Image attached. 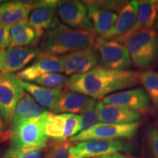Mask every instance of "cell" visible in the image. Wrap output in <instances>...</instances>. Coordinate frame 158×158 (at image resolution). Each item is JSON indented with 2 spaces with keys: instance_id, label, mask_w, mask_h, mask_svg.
<instances>
[{
  "instance_id": "obj_1",
  "label": "cell",
  "mask_w": 158,
  "mask_h": 158,
  "mask_svg": "<svg viewBox=\"0 0 158 158\" xmlns=\"http://www.w3.org/2000/svg\"><path fill=\"white\" fill-rule=\"evenodd\" d=\"M139 75L135 71L113 70L97 66L84 73L71 76L66 89L96 100L135 86L140 82Z\"/></svg>"
},
{
  "instance_id": "obj_2",
  "label": "cell",
  "mask_w": 158,
  "mask_h": 158,
  "mask_svg": "<svg viewBox=\"0 0 158 158\" xmlns=\"http://www.w3.org/2000/svg\"><path fill=\"white\" fill-rule=\"evenodd\" d=\"M97 38L94 31L59 24L43 35L42 48L45 53L63 56L92 46Z\"/></svg>"
},
{
  "instance_id": "obj_3",
  "label": "cell",
  "mask_w": 158,
  "mask_h": 158,
  "mask_svg": "<svg viewBox=\"0 0 158 158\" xmlns=\"http://www.w3.org/2000/svg\"><path fill=\"white\" fill-rule=\"evenodd\" d=\"M123 43L131 62L138 68H148L158 59V34L153 28L136 31Z\"/></svg>"
},
{
  "instance_id": "obj_4",
  "label": "cell",
  "mask_w": 158,
  "mask_h": 158,
  "mask_svg": "<svg viewBox=\"0 0 158 158\" xmlns=\"http://www.w3.org/2000/svg\"><path fill=\"white\" fill-rule=\"evenodd\" d=\"M49 111L38 117L27 120L11 130V147L23 152H30L47 147L48 138L45 132V124Z\"/></svg>"
},
{
  "instance_id": "obj_5",
  "label": "cell",
  "mask_w": 158,
  "mask_h": 158,
  "mask_svg": "<svg viewBox=\"0 0 158 158\" xmlns=\"http://www.w3.org/2000/svg\"><path fill=\"white\" fill-rule=\"evenodd\" d=\"M24 94L16 75L0 73V116L3 122L11 124L17 105Z\"/></svg>"
},
{
  "instance_id": "obj_6",
  "label": "cell",
  "mask_w": 158,
  "mask_h": 158,
  "mask_svg": "<svg viewBox=\"0 0 158 158\" xmlns=\"http://www.w3.org/2000/svg\"><path fill=\"white\" fill-rule=\"evenodd\" d=\"M139 123L107 124L100 123L85 131L81 132L69 140L71 143L89 140H115L133 138L137 133Z\"/></svg>"
},
{
  "instance_id": "obj_7",
  "label": "cell",
  "mask_w": 158,
  "mask_h": 158,
  "mask_svg": "<svg viewBox=\"0 0 158 158\" xmlns=\"http://www.w3.org/2000/svg\"><path fill=\"white\" fill-rule=\"evenodd\" d=\"M94 47L98 52L102 68L113 70H127L131 65V59L126 47L115 40L98 37Z\"/></svg>"
},
{
  "instance_id": "obj_8",
  "label": "cell",
  "mask_w": 158,
  "mask_h": 158,
  "mask_svg": "<svg viewBox=\"0 0 158 158\" xmlns=\"http://www.w3.org/2000/svg\"><path fill=\"white\" fill-rule=\"evenodd\" d=\"M81 116L49 112L45 124L47 137L56 141H65L80 133Z\"/></svg>"
},
{
  "instance_id": "obj_9",
  "label": "cell",
  "mask_w": 158,
  "mask_h": 158,
  "mask_svg": "<svg viewBox=\"0 0 158 158\" xmlns=\"http://www.w3.org/2000/svg\"><path fill=\"white\" fill-rule=\"evenodd\" d=\"M56 0H43L32 2L33 10L31 12L29 23L36 32L37 40L46 31L52 30L59 25Z\"/></svg>"
},
{
  "instance_id": "obj_10",
  "label": "cell",
  "mask_w": 158,
  "mask_h": 158,
  "mask_svg": "<svg viewBox=\"0 0 158 158\" xmlns=\"http://www.w3.org/2000/svg\"><path fill=\"white\" fill-rule=\"evenodd\" d=\"M75 148L80 158H97L100 156L133 150V147L129 142L121 139L89 140L78 142L75 145Z\"/></svg>"
},
{
  "instance_id": "obj_11",
  "label": "cell",
  "mask_w": 158,
  "mask_h": 158,
  "mask_svg": "<svg viewBox=\"0 0 158 158\" xmlns=\"http://www.w3.org/2000/svg\"><path fill=\"white\" fill-rule=\"evenodd\" d=\"M56 11L59 19L66 25L73 29L93 31L84 2L76 0L59 1Z\"/></svg>"
},
{
  "instance_id": "obj_12",
  "label": "cell",
  "mask_w": 158,
  "mask_h": 158,
  "mask_svg": "<svg viewBox=\"0 0 158 158\" xmlns=\"http://www.w3.org/2000/svg\"><path fill=\"white\" fill-rule=\"evenodd\" d=\"M102 102L139 113L147 112L150 108V99L146 90L142 87L111 94L102 98Z\"/></svg>"
},
{
  "instance_id": "obj_13",
  "label": "cell",
  "mask_w": 158,
  "mask_h": 158,
  "mask_svg": "<svg viewBox=\"0 0 158 158\" xmlns=\"http://www.w3.org/2000/svg\"><path fill=\"white\" fill-rule=\"evenodd\" d=\"M66 75H78L96 68L100 57L94 45L70 54L61 56Z\"/></svg>"
},
{
  "instance_id": "obj_14",
  "label": "cell",
  "mask_w": 158,
  "mask_h": 158,
  "mask_svg": "<svg viewBox=\"0 0 158 158\" xmlns=\"http://www.w3.org/2000/svg\"><path fill=\"white\" fill-rule=\"evenodd\" d=\"M64 72L61 56L43 52L31 65L20 71L16 76L24 81H34L43 74Z\"/></svg>"
},
{
  "instance_id": "obj_15",
  "label": "cell",
  "mask_w": 158,
  "mask_h": 158,
  "mask_svg": "<svg viewBox=\"0 0 158 158\" xmlns=\"http://www.w3.org/2000/svg\"><path fill=\"white\" fill-rule=\"evenodd\" d=\"M42 53L40 49L35 46H10L5 51V66L2 72L13 73L22 70L31 61L37 59Z\"/></svg>"
},
{
  "instance_id": "obj_16",
  "label": "cell",
  "mask_w": 158,
  "mask_h": 158,
  "mask_svg": "<svg viewBox=\"0 0 158 158\" xmlns=\"http://www.w3.org/2000/svg\"><path fill=\"white\" fill-rule=\"evenodd\" d=\"M96 100L78 92L67 90L62 92L55 104L54 114H82Z\"/></svg>"
},
{
  "instance_id": "obj_17",
  "label": "cell",
  "mask_w": 158,
  "mask_h": 158,
  "mask_svg": "<svg viewBox=\"0 0 158 158\" xmlns=\"http://www.w3.org/2000/svg\"><path fill=\"white\" fill-rule=\"evenodd\" d=\"M139 1H130L118 12L117 19L111 29L100 37L106 40H114L125 35L135 23L138 15Z\"/></svg>"
},
{
  "instance_id": "obj_18",
  "label": "cell",
  "mask_w": 158,
  "mask_h": 158,
  "mask_svg": "<svg viewBox=\"0 0 158 158\" xmlns=\"http://www.w3.org/2000/svg\"><path fill=\"white\" fill-rule=\"evenodd\" d=\"M157 10L158 1H139L138 15L133 27L125 35L114 40L118 43H123L128 37L135 33L136 31L144 29L153 28V26L155 25L157 19Z\"/></svg>"
},
{
  "instance_id": "obj_19",
  "label": "cell",
  "mask_w": 158,
  "mask_h": 158,
  "mask_svg": "<svg viewBox=\"0 0 158 158\" xmlns=\"http://www.w3.org/2000/svg\"><path fill=\"white\" fill-rule=\"evenodd\" d=\"M88 10V16L93 31L100 37L106 35L115 23L117 14L98 5L95 1L84 2Z\"/></svg>"
},
{
  "instance_id": "obj_20",
  "label": "cell",
  "mask_w": 158,
  "mask_h": 158,
  "mask_svg": "<svg viewBox=\"0 0 158 158\" xmlns=\"http://www.w3.org/2000/svg\"><path fill=\"white\" fill-rule=\"evenodd\" d=\"M99 118L101 123L129 124L137 122L141 118V113L127 108L105 104L102 101L97 102Z\"/></svg>"
},
{
  "instance_id": "obj_21",
  "label": "cell",
  "mask_w": 158,
  "mask_h": 158,
  "mask_svg": "<svg viewBox=\"0 0 158 158\" xmlns=\"http://www.w3.org/2000/svg\"><path fill=\"white\" fill-rule=\"evenodd\" d=\"M31 1H11L0 5V25L10 26L27 20L32 11Z\"/></svg>"
},
{
  "instance_id": "obj_22",
  "label": "cell",
  "mask_w": 158,
  "mask_h": 158,
  "mask_svg": "<svg viewBox=\"0 0 158 158\" xmlns=\"http://www.w3.org/2000/svg\"><path fill=\"white\" fill-rule=\"evenodd\" d=\"M46 111L28 93H25L20 100L15 108L10 126L11 130H15L21 124L31 118L38 117Z\"/></svg>"
},
{
  "instance_id": "obj_23",
  "label": "cell",
  "mask_w": 158,
  "mask_h": 158,
  "mask_svg": "<svg viewBox=\"0 0 158 158\" xmlns=\"http://www.w3.org/2000/svg\"><path fill=\"white\" fill-rule=\"evenodd\" d=\"M23 89L42 108H48L52 111L55 104L62 92V89H51L39 86L35 83L24 81L20 79Z\"/></svg>"
},
{
  "instance_id": "obj_24",
  "label": "cell",
  "mask_w": 158,
  "mask_h": 158,
  "mask_svg": "<svg viewBox=\"0 0 158 158\" xmlns=\"http://www.w3.org/2000/svg\"><path fill=\"white\" fill-rule=\"evenodd\" d=\"M10 46L26 47L37 43V37L35 29L28 19L10 26Z\"/></svg>"
},
{
  "instance_id": "obj_25",
  "label": "cell",
  "mask_w": 158,
  "mask_h": 158,
  "mask_svg": "<svg viewBox=\"0 0 158 158\" xmlns=\"http://www.w3.org/2000/svg\"><path fill=\"white\" fill-rule=\"evenodd\" d=\"M139 81L143 86L154 106L158 108V73L145 71L139 75Z\"/></svg>"
},
{
  "instance_id": "obj_26",
  "label": "cell",
  "mask_w": 158,
  "mask_h": 158,
  "mask_svg": "<svg viewBox=\"0 0 158 158\" xmlns=\"http://www.w3.org/2000/svg\"><path fill=\"white\" fill-rule=\"evenodd\" d=\"M45 158H80L75 145L69 141H56L48 148Z\"/></svg>"
},
{
  "instance_id": "obj_27",
  "label": "cell",
  "mask_w": 158,
  "mask_h": 158,
  "mask_svg": "<svg viewBox=\"0 0 158 158\" xmlns=\"http://www.w3.org/2000/svg\"><path fill=\"white\" fill-rule=\"evenodd\" d=\"M68 78L64 75L56 73L43 74L34 81L35 84L51 89H62L68 82Z\"/></svg>"
},
{
  "instance_id": "obj_28",
  "label": "cell",
  "mask_w": 158,
  "mask_h": 158,
  "mask_svg": "<svg viewBox=\"0 0 158 158\" xmlns=\"http://www.w3.org/2000/svg\"><path fill=\"white\" fill-rule=\"evenodd\" d=\"M81 132L85 131L94 127L96 124L101 123L99 118L97 101L93 102L82 114H81Z\"/></svg>"
},
{
  "instance_id": "obj_29",
  "label": "cell",
  "mask_w": 158,
  "mask_h": 158,
  "mask_svg": "<svg viewBox=\"0 0 158 158\" xmlns=\"http://www.w3.org/2000/svg\"><path fill=\"white\" fill-rule=\"evenodd\" d=\"M48 147L30 152H23L13 147H10L1 158H45Z\"/></svg>"
},
{
  "instance_id": "obj_30",
  "label": "cell",
  "mask_w": 158,
  "mask_h": 158,
  "mask_svg": "<svg viewBox=\"0 0 158 158\" xmlns=\"http://www.w3.org/2000/svg\"><path fill=\"white\" fill-rule=\"evenodd\" d=\"M10 27L0 25V51L8 48L10 46Z\"/></svg>"
},
{
  "instance_id": "obj_31",
  "label": "cell",
  "mask_w": 158,
  "mask_h": 158,
  "mask_svg": "<svg viewBox=\"0 0 158 158\" xmlns=\"http://www.w3.org/2000/svg\"><path fill=\"white\" fill-rule=\"evenodd\" d=\"M148 141L154 158H158V130L151 128L148 133Z\"/></svg>"
},
{
  "instance_id": "obj_32",
  "label": "cell",
  "mask_w": 158,
  "mask_h": 158,
  "mask_svg": "<svg viewBox=\"0 0 158 158\" xmlns=\"http://www.w3.org/2000/svg\"><path fill=\"white\" fill-rule=\"evenodd\" d=\"M98 5L103 8L108 10L114 12V11H120L122 7H124L127 2L124 1H95ZM116 13V12H114Z\"/></svg>"
},
{
  "instance_id": "obj_33",
  "label": "cell",
  "mask_w": 158,
  "mask_h": 158,
  "mask_svg": "<svg viewBox=\"0 0 158 158\" xmlns=\"http://www.w3.org/2000/svg\"><path fill=\"white\" fill-rule=\"evenodd\" d=\"M97 158H135V157H131V156L123 155V154H121V153H114V154H110V155L100 156V157H97Z\"/></svg>"
},
{
  "instance_id": "obj_34",
  "label": "cell",
  "mask_w": 158,
  "mask_h": 158,
  "mask_svg": "<svg viewBox=\"0 0 158 158\" xmlns=\"http://www.w3.org/2000/svg\"><path fill=\"white\" fill-rule=\"evenodd\" d=\"M4 55H5V51H0V73L2 72L4 70V66H5Z\"/></svg>"
},
{
  "instance_id": "obj_35",
  "label": "cell",
  "mask_w": 158,
  "mask_h": 158,
  "mask_svg": "<svg viewBox=\"0 0 158 158\" xmlns=\"http://www.w3.org/2000/svg\"><path fill=\"white\" fill-rule=\"evenodd\" d=\"M5 128V124L4 123L3 120L2 119L1 116H0V132H2Z\"/></svg>"
},
{
  "instance_id": "obj_36",
  "label": "cell",
  "mask_w": 158,
  "mask_h": 158,
  "mask_svg": "<svg viewBox=\"0 0 158 158\" xmlns=\"http://www.w3.org/2000/svg\"><path fill=\"white\" fill-rule=\"evenodd\" d=\"M156 29L158 30V10H157V21H156Z\"/></svg>"
},
{
  "instance_id": "obj_37",
  "label": "cell",
  "mask_w": 158,
  "mask_h": 158,
  "mask_svg": "<svg viewBox=\"0 0 158 158\" xmlns=\"http://www.w3.org/2000/svg\"><path fill=\"white\" fill-rule=\"evenodd\" d=\"M2 138V135H1V133H0V139H1Z\"/></svg>"
}]
</instances>
